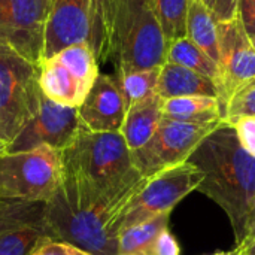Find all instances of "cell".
<instances>
[{
    "mask_svg": "<svg viewBox=\"0 0 255 255\" xmlns=\"http://www.w3.org/2000/svg\"><path fill=\"white\" fill-rule=\"evenodd\" d=\"M145 182L140 176L105 190L64 167L58 188L45 203L49 236L93 255H118L123 211Z\"/></svg>",
    "mask_w": 255,
    "mask_h": 255,
    "instance_id": "1",
    "label": "cell"
},
{
    "mask_svg": "<svg viewBox=\"0 0 255 255\" xmlns=\"http://www.w3.org/2000/svg\"><path fill=\"white\" fill-rule=\"evenodd\" d=\"M188 161L205 175L197 191L224 209L236 244L242 245L255 209V157L242 148L235 128L223 121L200 142Z\"/></svg>",
    "mask_w": 255,
    "mask_h": 255,
    "instance_id": "2",
    "label": "cell"
},
{
    "mask_svg": "<svg viewBox=\"0 0 255 255\" xmlns=\"http://www.w3.org/2000/svg\"><path fill=\"white\" fill-rule=\"evenodd\" d=\"M63 166L100 188L123 187L142 175L120 131H91L84 124L72 143L61 151Z\"/></svg>",
    "mask_w": 255,
    "mask_h": 255,
    "instance_id": "3",
    "label": "cell"
},
{
    "mask_svg": "<svg viewBox=\"0 0 255 255\" xmlns=\"http://www.w3.org/2000/svg\"><path fill=\"white\" fill-rule=\"evenodd\" d=\"M169 43L151 0H120L115 21L117 75L161 69Z\"/></svg>",
    "mask_w": 255,
    "mask_h": 255,
    "instance_id": "4",
    "label": "cell"
},
{
    "mask_svg": "<svg viewBox=\"0 0 255 255\" xmlns=\"http://www.w3.org/2000/svg\"><path fill=\"white\" fill-rule=\"evenodd\" d=\"M39 66L0 40V143L6 148L40 108Z\"/></svg>",
    "mask_w": 255,
    "mask_h": 255,
    "instance_id": "5",
    "label": "cell"
},
{
    "mask_svg": "<svg viewBox=\"0 0 255 255\" xmlns=\"http://www.w3.org/2000/svg\"><path fill=\"white\" fill-rule=\"evenodd\" d=\"M61 151L37 146L0 154V199L48 202L63 179Z\"/></svg>",
    "mask_w": 255,
    "mask_h": 255,
    "instance_id": "6",
    "label": "cell"
},
{
    "mask_svg": "<svg viewBox=\"0 0 255 255\" xmlns=\"http://www.w3.org/2000/svg\"><path fill=\"white\" fill-rule=\"evenodd\" d=\"M203 179V172L190 161L146 178V182L123 211L120 233L161 214L172 212L185 196L199 188Z\"/></svg>",
    "mask_w": 255,
    "mask_h": 255,
    "instance_id": "7",
    "label": "cell"
},
{
    "mask_svg": "<svg viewBox=\"0 0 255 255\" xmlns=\"http://www.w3.org/2000/svg\"><path fill=\"white\" fill-rule=\"evenodd\" d=\"M223 123V121H221ZM221 123L190 124L161 118L158 128L146 145L131 151L134 169L145 178L179 166L191 157L200 142Z\"/></svg>",
    "mask_w": 255,
    "mask_h": 255,
    "instance_id": "8",
    "label": "cell"
},
{
    "mask_svg": "<svg viewBox=\"0 0 255 255\" xmlns=\"http://www.w3.org/2000/svg\"><path fill=\"white\" fill-rule=\"evenodd\" d=\"M218 49L220 78L217 88L226 117L229 100L239 90L255 81V49L238 16L218 22Z\"/></svg>",
    "mask_w": 255,
    "mask_h": 255,
    "instance_id": "9",
    "label": "cell"
},
{
    "mask_svg": "<svg viewBox=\"0 0 255 255\" xmlns=\"http://www.w3.org/2000/svg\"><path fill=\"white\" fill-rule=\"evenodd\" d=\"M48 16L43 0H0V40L39 66Z\"/></svg>",
    "mask_w": 255,
    "mask_h": 255,
    "instance_id": "10",
    "label": "cell"
},
{
    "mask_svg": "<svg viewBox=\"0 0 255 255\" xmlns=\"http://www.w3.org/2000/svg\"><path fill=\"white\" fill-rule=\"evenodd\" d=\"M45 203L0 199V255H33L52 239L45 224Z\"/></svg>",
    "mask_w": 255,
    "mask_h": 255,
    "instance_id": "11",
    "label": "cell"
},
{
    "mask_svg": "<svg viewBox=\"0 0 255 255\" xmlns=\"http://www.w3.org/2000/svg\"><path fill=\"white\" fill-rule=\"evenodd\" d=\"M81 126L78 108L61 106L42 93L37 114L10 143L7 152L28 151L43 145L63 151L72 143Z\"/></svg>",
    "mask_w": 255,
    "mask_h": 255,
    "instance_id": "12",
    "label": "cell"
},
{
    "mask_svg": "<svg viewBox=\"0 0 255 255\" xmlns=\"http://www.w3.org/2000/svg\"><path fill=\"white\" fill-rule=\"evenodd\" d=\"M78 114L81 123L91 131H121L127 106L117 79L99 73Z\"/></svg>",
    "mask_w": 255,
    "mask_h": 255,
    "instance_id": "13",
    "label": "cell"
},
{
    "mask_svg": "<svg viewBox=\"0 0 255 255\" xmlns=\"http://www.w3.org/2000/svg\"><path fill=\"white\" fill-rule=\"evenodd\" d=\"M91 0H54L46 31L43 58H49L63 48L90 40Z\"/></svg>",
    "mask_w": 255,
    "mask_h": 255,
    "instance_id": "14",
    "label": "cell"
},
{
    "mask_svg": "<svg viewBox=\"0 0 255 255\" xmlns=\"http://www.w3.org/2000/svg\"><path fill=\"white\" fill-rule=\"evenodd\" d=\"M39 85L43 96L67 108H79L90 91L54 57L39 63Z\"/></svg>",
    "mask_w": 255,
    "mask_h": 255,
    "instance_id": "15",
    "label": "cell"
},
{
    "mask_svg": "<svg viewBox=\"0 0 255 255\" xmlns=\"http://www.w3.org/2000/svg\"><path fill=\"white\" fill-rule=\"evenodd\" d=\"M157 94L163 100L188 96H208L218 99V88L212 79L184 66L166 61L160 69Z\"/></svg>",
    "mask_w": 255,
    "mask_h": 255,
    "instance_id": "16",
    "label": "cell"
},
{
    "mask_svg": "<svg viewBox=\"0 0 255 255\" xmlns=\"http://www.w3.org/2000/svg\"><path fill=\"white\" fill-rule=\"evenodd\" d=\"M161 105L163 99L158 94H154L127 108L124 124L120 133L124 136L130 152L146 145L154 136L163 118Z\"/></svg>",
    "mask_w": 255,
    "mask_h": 255,
    "instance_id": "17",
    "label": "cell"
},
{
    "mask_svg": "<svg viewBox=\"0 0 255 255\" xmlns=\"http://www.w3.org/2000/svg\"><path fill=\"white\" fill-rule=\"evenodd\" d=\"M120 0H91L90 10V46L99 64L114 58L115 21Z\"/></svg>",
    "mask_w": 255,
    "mask_h": 255,
    "instance_id": "18",
    "label": "cell"
},
{
    "mask_svg": "<svg viewBox=\"0 0 255 255\" xmlns=\"http://www.w3.org/2000/svg\"><path fill=\"white\" fill-rule=\"evenodd\" d=\"M163 118L190 124H209L224 121V109L217 97L188 96L163 100Z\"/></svg>",
    "mask_w": 255,
    "mask_h": 255,
    "instance_id": "19",
    "label": "cell"
},
{
    "mask_svg": "<svg viewBox=\"0 0 255 255\" xmlns=\"http://www.w3.org/2000/svg\"><path fill=\"white\" fill-rule=\"evenodd\" d=\"M187 37L218 64V22L203 0H191L190 3L187 16Z\"/></svg>",
    "mask_w": 255,
    "mask_h": 255,
    "instance_id": "20",
    "label": "cell"
},
{
    "mask_svg": "<svg viewBox=\"0 0 255 255\" xmlns=\"http://www.w3.org/2000/svg\"><path fill=\"white\" fill-rule=\"evenodd\" d=\"M170 214H161L149 221L123 230L118 236V255H152L154 242L167 229Z\"/></svg>",
    "mask_w": 255,
    "mask_h": 255,
    "instance_id": "21",
    "label": "cell"
},
{
    "mask_svg": "<svg viewBox=\"0 0 255 255\" xmlns=\"http://www.w3.org/2000/svg\"><path fill=\"white\" fill-rule=\"evenodd\" d=\"M167 61L184 66L190 70H194L209 79L217 85L220 78V69L217 61H214L202 48L191 42L187 36L179 37L169 43L167 48Z\"/></svg>",
    "mask_w": 255,
    "mask_h": 255,
    "instance_id": "22",
    "label": "cell"
},
{
    "mask_svg": "<svg viewBox=\"0 0 255 255\" xmlns=\"http://www.w3.org/2000/svg\"><path fill=\"white\" fill-rule=\"evenodd\" d=\"M63 64L76 79H79L88 90L99 76V61L88 42L73 43L52 55Z\"/></svg>",
    "mask_w": 255,
    "mask_h": 255,
    "instance_id": "23",
    "label": "cell"
},
{
    "mask_svg": "<svg viewBox=\"0 0 255 255\" xmlns=\"http://www.w3.org/2000/svg\"><path fill=\"white\" fill-rule=\"evenodd\" d=\"M167 43L187 36V16L191 0H151Z\"/></svg>",
    "mask_w": 255,
    "mask_h": 255,
    "instance_id": "24",
    "label": "cell"
},
{
    "mask_svg": "<svg viewBox=\"0 0 255 255\" xmlns=\"http://www.w3.org/2000/svg\"><path fill=\"white\" fill-rule=\"evenodd\" d=\"M160 69L136 70L124 75H117V82L123 93L126 106H131L140 100H145L157 94Z\"/></svg>",
    "mask_w": 255,
    "mask_h": 255,
    "instance_id": "25",
    "label": "cell"
},
{
    "mask_svg": "<svg viewBox=\"0 0 255 255\" xmlns=\"http://www.w3.org/2000/svg\"><path fill=\"white\" fill-rule=\"evenodd\" d=\"M238 117H255V81L239 90L226 106L224 121Z\"/></svg>",
    "mask_w": 255,
    "mask_h": 255,
    "instance_id": "26",
    "label": "cell"
},
{
    "mask_svg": "<svg viewBox=\"0 0 255 255\" xmlns=\"http://www.w3.org/2000/svg\"><path fill=\"white\" fill-rule=\"evenodd\" d=\"M226 123L235 128L242 148L255 157V117H238Z\"/></svg>",
    "mask_w": 255,
    "mask_h": 255,
    "instance_id": "27",
    "label": "cell"
},
{
    "mask_svg": "<svg viewBox=\"0 0 255 255\" xmlns=\"http://www.w3.org/2000/svg\"><path fill=\"white\" fill-rule=\"evenodd\" d=\"M208 6L217 22L230 21L238 16V0H211Z\"/></svg>",
    "mask_w": 255,
    "mask_h": 255,
    "instance_id": "28",
    "label": "cell"
},
{
    "mask_svg": "<svg viewBox=\"0 0 255 255\" xmlns=\"http://www.w3.org/2000/svg\"><path fill=\"white\" fill-rule=\"evenodd\" d=\"M152 255H181V248L175 236L166 229L163 230L154 242Z\"/></svg>",
    "mask_w": 255,
    "mask_h": 255,
    "instance_id": "29",
    "label": "cell"
},
{
    "mask_svg": "<svg viewBox=\"0 0 255 255\" xmlns=\"http://www.w3.org/2000/svg\"><path fill=\"white\" fill-rule=\"evenodd\" d=\"M238 18L248 36H255V0H238Z\"/></svg>",
    "mask_w": 255,
    "mask_h": 255,
    "instance_id": "30",
    "label": "cell"
},
{
    "mask_svg": "<svg viewBox=\"0 0 255 255\" xmlns=\"http://www.w3.org/2000/svg\"><path fill=\"white\" fill-rule=\"evenodd\" d=\"M34 255H69V245L49 239L34 253Z\"/></svg>",
    "mask_w": 255,
    "mask_h": 255,
    "instance_id": "31",
    "label": "cell"
},
{
    "mask_svg": "<svg viewBox=\"0 0 255 255\" xmlns=\"http://www.w3.org/2000/svg\"><path fill=\"white\" fill-rule=\"evenodd\" d=\"M255 239V209L253 212V217H251V221H250V227H248V235H247V239L244 241V244L250 242V241H254Z\"/></svg>",
    "mask_w": 255,
    "mask_h": 255,
    "instance_id": "32",
    "label": "cell"
},
{
    "mask_svg": "<svg viewBox=\"0 0 255 255\" xmlns=\"http://www.w3.org/2000/svg\"><path fill=\"white\" fill-rule=\"evenodd\" d=\"M244 247V255H255V239L247 244H242Z\"/></svg>",
    "mask_w": 255,
    "mask_h": 255,
    "instance_id": "33",
    "label": "cell"
},
{
    "mask_svg": "<svg viewBox=\"0 0 255 255\" xmlns=\"http://www.w3.org/2000/svg\"><path fill=\"white\" fill-rule=\"evenodd\" d=\"M244 254V247L242 245H238L235 250L232 251H221V253H215V254L211 255H242Z\"/></svg>",
    "mask_w": 255,
    "mask_h": 255,
    "instance_id": "34",
    "label": "cell"
},
{
    "mask_svg": "<svg viewBox=\"0 0 255 255\" xmlns=\"http://www.w3.org/2000/svg\"><path fill=\"white\" fill-rule=\"evenodd\" d=\"M69 255H93V254H90V253H87V251H82V250H79V248H76V247L69 245Z\"/></svg>",
    "mask_w": 255,
    "mask_h": 255,
    "instance_id": "35",
    "label": "cell"
},
{
    "mask_svg": "<svg viewBox=\"0 0 255 255\" xmlns=\"http://www.w3.org/2000/svg\"><path fill=\"white\" fill-rule=\"evenodd\" d=\"M43 3H45V6L48 7V10L51 12V7H52V4H54V0H43Z\"/></svg>",
    "mask_w": 255,
    "mask_h": 255,
    "instance_id": "36",
    "label": "cell"
},
{
    "mask_svg": "<svg viewBox=\"0 0 255 255\" xmlns=\"http://www.w3.org/2000/svg\"><path fill=\"white\" fill-rule=\"evenodd\" d=\"M3 152H7V148L3 143H0V154H3Z\"/></svg>",
    "mask_w": 255,
    "mask_h": 255,
    "instance_id": "37",
    "label": "cell"
},
{
    "mask_svg": "<svg viewBox=\"0 0 255 255\" xmlns=\"http://www.w3.org/2000/svg\"><path fill=\"white\" fill-rule=\"evenodd\" d=\"M250 39H251V43H253V46H254V49H255V36L250 37Z\"/></svg>",
    "mask_w": 255,
    "mask_h": 255,
    "instance_id": "38",
    "label": "cell"
},
{
    "mask_svg": "<svg viewBox=\"0 0 255 255\" xmlns=\"http://www.w3.org/2000/svg\"><path fill=\"white\" fill-rule=\"evenodd\" d=\"M203 1H205L206 4H209V1H211V0H203Z\"/></svg>",
    "mask_w": 255,
    "mask_h": 255,
    "instance_id": "39",
    "label": "cell"
},
{
    "mask_svg": "<svg viewBox=\"0 0 255 255\" xmlns=\"http://www.w3.org/2000/svg\"><path fill=\"white\" fill-rule=\"evenodd\" d=\"M33 255H34V254H33Z\"/></svg>",
    "mask_w": 255,
    "mask_h": 255,
    "instance_id": "40",
    "label": "cell"
},
{
    "mask_svg": "<svg viewBox=\"0 0 255 255\" xmlns=\"http://www.w3.org/2000/svg\"><path fill=\"white\" fill-rule=\"evenodd\" d=\"M242 255H244V254H242Z\"/></svg>",
    "mask_w": 255,
    "mask_h": 255,
    "instance_id": "41",
    "label": "cell"
}]
</instances>
